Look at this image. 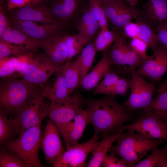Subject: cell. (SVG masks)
Listing matches in <instances>:
<instances>
[{
    "label": "cell",
    "mask_w": 167,
    "mask_h": 167,
    "mask_svg": "<svg viewBox=\"0 0 167 167\" xmlns=\"http://www.w3.org/2000/svg\"><path fill=\"white\" fill-rule=\"evenodd\" d=\"M112 145L109 152L124 160L127 167H133L150 151L163 142V139H152L131 130L122 133Z\"/></svg>",
    "instance_id": "obj_2"
},
{
    "label": "cell",
    "mask_w": 167,
    "mask_h": 167,
    "mask_svg": "<svg viewBox=\"0 0 167 167\" xmlns=\"http://www.w3.org/2000/svg\"><path fill=\"white\" fill-rule=\"evenodd\" d=\"M60 136L57 127L49 119L41 143L45 159L48 163L53 164L66 151L63 147Z\"/></svg>",
    "instance_id": "obj_17"
},
{
    "label": "cell",
    "mask_w": 167,
    "mask_h": 167,
    "mask_svg": "<svg viewBox=\"0 0 167 167\" xmlns=\"http://www.w3.org/2000/svg\"><path fill=\"white\" fill-rule=\"evenodd\" d=\"M34 53L31 52L16 57H11L16 72L18 73L21 72L27 66Z\"/></svg>",
    "instance_id": "obj_41"
},
{
    "label": "cell",
    "mask_w": 167,
    "mask_h": 167,
    "mask_svg": "<svg viewBox=\"0 0 167 167\" xmlns=\"http://www.w3.org/2000/svg\"><path fill=\"white\" fill-rule=\"evenodd\" d=\"M124 130L121 129L114 133L102 135V139L97 141L92 148V155L87 164L88 167H98L101 165L102 162L107 154L113 143L116 140Z\"/></svg>",
    "instance_id": "obj_21"
},
{
    "label": "cell",
    "mask_w": 167,
    "mask_h": 167,
    "mask_svg": "<svg viewBox=\"0 0 167 167\" xmlns=\"http://www.w3.org/2000/svg\"><path fill=\"white\" fill-rule=\"evenodd\" d=\"M49 4L54 19L67 29L75 27L89 6L88 0H49Z\"/></svg>",
    "instance_id": "obj_10"
},
{
    "label": "cell",
    "mask_w": 167,
    "mask_h": 167,
    "mask_svg": "<svg viewBox=\"0 0 167 167\" xmlns=\"http://www.w3.org/2000/svg\"><path fill=\"white\" fill-rule=\"evenodd\" d=\"M107 154L103 160L101 165L104 167H127L125 161L112 153Z\"/></svg>",
    "instance_id": "obj_42"
},
{
    "label": "cell",
    "mask_w": 167,
    "mask_h": 167,
    "mask_svg": "<svg viewBox=\"0 0 167 167\" xmlns=\"http://www.w3.org/2000/svg\"><path fill=\"white\" fill-rule=\"evenodd\" d=\"M62 71L69 95L71 96L80 84V55H78L73 61L66 62L64 65Z\"/></svg>",
    "instance_id": "obj_26"
},
{
    "label": "cell",
    "mask_w": 167,
    "mask_h": 167,
    "mask_svg": "<svg viewBox=\"0 0 167 167\" xmlns=\"http://www.w3.org/2000/svg\"><path fill=\"white\" fill-rule=\"evenodd\" d=\"M123 32L127 38L132 39L138 37L137 24L131 21L129 22L124 26Z\"/></svg>",
    "instance_id": "obj_44"
},
{
    "label": "cell",
    "mask_w": 167,
    "mask_h": 167,
    "mask_svg": "<svg viewBox=\"0 0 167 167\" xmlns=\"http://www.w3.org/2000/svg\"><path fill=\"white\" fill-rule=\"evenodd\" d=\"M103 2H104V1H106L107 0H101Z\"/></svg>",
    "instance_id": "obj_51"
},
{
    "label": "cell",
    "mask_w": 167,
    "mask_h": 167,
    "mask_svg": "<svg viewBox=\"0 0 167 167\" xmlns=\"http://www.w3.org/2000/svg\"><path fill=\"white\" fill-rule=\"evenodd\" d=\"M31 52L25 47L5 41L0 39V58L16 57Z\"/></svg>",
    "instance_id": "obj_37"
},
{
    "label": "cell",
    "mask_w": 167,
    "mask_h": 167,
    "mask_svg": "<svg viewBox=\"0 0 167 167\" xmlns=\"http://www.w3.org/2000/svg\"><path fill=\"white\" fill-rule=\"evenodd\" d=\"M116 96L106 95L99 99H87L86 105L93 137L114 133L123 124L135 121L133 112L117 100Z\"/></svg>",
    "instance_id": "obj_1"
},
{
    "label": "cell",
    "mask_w": 167,
    "mask_h": 167,
    "mask_svg": "<svg viewBox=\"0 0 167 167\" xmlns=\"http://www.w3.org/2000/svg\"><path fill=\"white\" fill-rule=\"evenodd\" d=\"M103 136L93 137L88 141L71 147L53 163L54 167H84L86 160L96 143Z\"/></svg>",
    "instance_id": "obj_14"
},
{
    "label": "cell",
    "mask_w": 167,
    "mask_h": 167,
    "mask_svg": "<svg viewBox=\"0 0 167 167\" xmlns=\"http://www.w3.org/2000/svg\"><path fill=\"white\" fill-rule=\"evenodd\" d=\"M4 9L10 21H27L42 24H61L54 17L49 4V1L44 0L22 7L10 10L4 8Z\"/></svg>",
    "instance_id": "obj_12"
},
{
    "label": "cell",
    "mask_w": 167,
    "mask_h": 167,
    "mask_svg": "<svg viewBox=\"0 0 167 167\" xmlns=\"http://www.w3.org/2000/svg\"><path fill=\"white\" fill-rule=\"evenodd\" d=\"M156 94L150 107L152 113L161 118L167 115V76L156 89Z\"/></svg>",
    "instance_id": "obj_28"
},
{
    "label": "cell",
    "mask_w": 167,
    "mask_h": 167,
    "mask_svg": "<svg viewBox=\"0 0 167 167\" xmlns=\"http://www.w3.org/2000/svg\"><path fill=\"white\" fill-rule=\"evenodd\" d=\"M96 50L94 42L88 43L81 51L80 57V83L88 73L94 61Z\"/></svg>",
    "instance_id": "obj_31"
},
{
    "label": "cell",
    "mask_w": 167,
    "mask_h": 167,
    "mask_svg": "<svg viewBox=\"0 0 167 167\" xmlns=\"http://www.w3.org/2000/svg\"><path fill=\"white\" fill-rule=\"evenodd\" d=\"M41 125L25 130L18 138L5 144V148L19 156L28 167H45L39 156L42 138Z\"/></svg>",
    "instance_id": "obj_4"
},
{
    "label": "cell",
    "mask_w": 167,
    "mask_h": 167,
    "mask_svg": "<svg viewBox=\"0 0 167 167\" xmlns=\"http://www.w3.org/2000/svg\"><path fill=\"white\" fill-rule=\"evenodd\" d=\"M120 33L110 30L109 28L101 29L94 41L97 51H106L114 42Z\"/></svg>",
    "instance_id": "obj_33"
},
{
    "label": "cell",
    "mask_w": 167,
    "mask_h": 167,
    "mask_svg": "<svg viewBox=\"0 0 167 167\" xmlns=\"http://www.w3.org/2000/svg\"><path fill=\"white\" fill-rule=\"evenodd\" d=\"M46 1H48L49 0H45Z\"/></svg>",
    "instance_id": "obj_52"
},
{
    "label": "cell",
    "mask_w": 167,
    "mask_h": 167,
    "mask_svg": "<svg viewBox=\"0 0 167 167\" xmlns=\"http://www.w3.org/2000/svg\"><path fill=\"white\" fill-rule=\"evenodd\" d=\"M156 33L159 44L167 49V25L160 27L156 30Z\"/></svg>",
    "instance_id": "obj_45"
},
{
    "label": "cell",
    "mask_w": 167,
    "mask_h": 167,
    "mask_svg": "<svg viewBox=\"0 0 167 167\" xmlns=\"http://www.w3.org/2000/svg\"><path fill=\"white\" fill-rule=\"evenodd\" d=\"M127 38L123 33H120L106 52L112 65L123 66L124 71L131 75L133 70H136L146 60L133 51L127 42Z\"/></svg>",
    "instance_id": "obj_8"
},
{
    "label": "cell",
    "mask_w": 167,
    "mask_h": 167,
    "mask_svg": "<svg viewBox=\"0 0 167 167\" xmlns=\"http://www.w3.org/2000/svg\"><path fill=\"white\" fill-rule=\"evenodd\" d=\"M68 51V61L80 53L88 43L81 34H65L63 36Z\"/></svg>",
    "instance_id": "obj_32"
},
{
    "label": "cell",
    "mask_w": 167,
    "mask_h": 167,
    "mask_svg": "<svg viewBox=\"0 0 167 167\" xmlns=\"http://www.w3.org/2000/svg\"><path fill=\"white\" fill-rule=\"evenodd\" d=\"M140 11V17L156 32L167 25V0H147Z\"/></svg>",
    "instance_id": "obj_18"
},
{
    "label": "cell",
    "mask_w": 167,
    "mask_h": 167,
    "mask_svg": "<svg viewBox=\"0 0 167 167\" xmlns=\"http://www.w3.org/2000/svg\"><path fill=\"white\" fill-rule=\"evenodd\" d=\"M86 100L79 90H75L65 102L59 104L50 103L48 116L57 127L60 136L74 117L84 109Z\"/></svg>",
    "instance_id": "obj_7"
},
{
    "label": "cell",
    "mask_w": 167,
    "mask_h": 167,
    "mask_svg": "<svg viewBox=\"0 0 167 167\" xmlns=\"http://www.w3.org/2000/svg\"><path fill=\"white\" fill-rule=\"evenodd\" d=\"M64 35L41 41L38 45V49L43 51V53L51 62L61 67L63 66L68 61L67 49L63 38Z\"/></svg>",
    "instance_id": "obj_19"
},
{
    "label": "cell",
    "mask_w": 167,
    "mask_h": 167,
    "mask_svg": "<svg viewBox=\"0 0 167 167\" xmlns=\"http://www.w3.org/2000/svg\"><path fill=\"white\" fill-rule=\"evenodd\" d=\"M89 124V114L86 109L74 117L61 135L65 142L66 149L78 143L86 126Z\"/></svg>",
    "instance_id": "obj_20"
},
{
    "label": "cell",
    "mask_w": 167,
    "mask_h": 167,
    "mask_svg": "<svg viewBox=\"0 0 167 167\" xmlns=\"http://www.w3.org/2000/svg\"><path fill=\"white\" fill-rule=\"evenodd\" d=\"M131 79L121 77L118 80L108 95H119L125 96L130 89Z\"/></svg>",
    "instance_id": "obj_38"
},
{
    "label": "cell",
    "mask_w": 167,
    "mask_h": 167,
    "mask_svg": "<svg viewBox=\"0 0 167 167\" xmlns=\"http://www.w3.org/2000/svg\"><path fill=\"white\" fill-rule=\"evenodd\" d=\"M9 113L4 109L0 110V143L1 145L15 139V134H17L12 119H9Z\"/></svg>",
    "instance_id": "obj_30"
},
{
    "label": "cell",
    "mask_w": 167,
    "mask_h": 167,
    "mask_svg": "<svg viewBox=\"0 0 167 167\" xmlns=\"http://www.w3.org/2000/svg\"><path fill=\"white\" fill-rule=\"evenodd\" d=\"M45 0H6L7 10L33 5Z\"/></svg>",
    "instance_id": "obj_43"
},
{
    "label": "cell",
    "mask_w": 167,
    "mask_h": 167,
    "mask_svg": "<svg viewBox=\"0 0 167 167\" xmlns=\"http://www.w3.org/2000/svg\"><path fill=\"white\" fill-rule=\"evenodd\" d=\"M129 44L133 51L142 59L146 60L150 58L151 56L147 54V44L139 38L131 39Z\"/></svg>",
    "instance_id": "obj_40"
},
{
    "label": "cell",
    "mask_w": 167,
    "mask_h": 167,
    "mask_svg": "<svg viewBox=\"0 0 167 167\" xmlns=\"http://www.w3.org/2000/svg\"><path fill=\"white\" fill-rule=\"evenodd\" d=\"M6 0H0V6L6 8V6L5 4V1Z\"/></svg>",
    "instance_id": "obj_49"
},
{
    "label": "cell",
    "mask_w": 167,
    "mask_h": 167,
    "mask_svg": "<svg viewBox=\"0 0 167 167\" xmlns=\"http://www.w3.org/2000/svg\"><path fill=\"white\" fill-rule=\"evenodd\" d=\"M10 25L9 19L5 13L4 8L0 6V36Z\"/></svg>",
    "instance_id": "obj_46"
},
{
    "label": "cell",
    "mask_w": 167,
    "mask_h": 167,
    "mask_svg": "<svg viewBox=\"0 0 167 167\" xmlns=\"http://www.w3.org/2000/svg\"><path fill=\"white\" fill-rule=\"evenodd\" d=\"M36 52L34 53L27 66L17 74L33 84L44 86L47 84L51 76L61 71L63 66L56 65L44 53L38 54Z\"/></svg>",
    "instance_id": "obj_9"
},
{
    "label": "cell",
    "mask_w": 167,
    "mask_h": 167,
    "mask_svg": "<svg viewBox=\"0 0 167 167\" xmlns=\"http://www.w3.org/2000/svg\"><path fill=\"white\" fill-rule=\"evenodd\" d=\"M158 167H167V154L160 161Z\"/></svg>",
    "instance_id": "obj_47"
},
{
    "label": "cell",
    "mask_w": 167,
    "mask_h": 167,
    "mask_svg": "<svg viewBox=\"0 0 167 167\" xmlns=\"http://www.w3.org/2000/svg\"><path fill=\"white\" fill-rule=\"evenodd\" d=\"M123 0H107L103 2L105 14L112 30L123 33L125 25L140 15L136 5L126 4Z\"/></svg>",
    "instance_id": "obj_11"
},
{
    "label": "cell",
    "mask_w": 167,
    "mask_h": 167,
    "mask_svg": "<svg viewBox=\"0 0 167 167\" xmlns=\"http://www.w3.org/2000/svg\"><path fill=\"white\" fill-rule=\"evenodd\" d=\"M120 129L137 132L151 139L167 141V124L155 113L144 114L131 123L122 125Z\"/></svg>",
    "instance_id": "obj_13"
},
{
    "label": "cell",
    "mask_w": 167,
    "mask_h": 167,
    "mask_svg": "<svg viewBox=\"0 0 167 167\" xmlns=\"http://www.w3.org/2000/svg\"><path fill=\"white\" fill-rule=\"evenodd\" d=\"M0 167H28L19 156L7 149L1 148Z\"/></svg>",
    "instance_id": "obj_36"
},
{
    "label": "cell",
    "mask_w": 167,
    "mask_h": 167,
    "mask_svg": "<svg viewBox=\"0 0 167 167\" xmlns=\"http://www.w3.org/2000/svg\"><path fill=\"white\" fill-rule=\"evenodd\" d=\"M135 70L131 73V92L124 105L133 111L141 110L146 115L151 114L150 107L156 91L155 82L146 81Z\"/></svg>",
    "instance_id": "obj_6"
},
{
    "label": "cell",
    "mask_w": 167,
    "mask_h": 167,
    "mask_svg": "<svg viewBox=\"0 0 167 167\" xmlns=\"http://www.w3.org/2000/svg\"><path fill=\"white\" fill-rule=\"evenodd\" d=\"M11 25L19 29L32 38L43 41L66 34L67 29L62 25L53 24H42L27 21L9 20Z\"/></svg>",
    "instance_id": "obj_15"
},
{
    "label": "cell",
    "mask_w": 167,
    "mask_h": 167,
    "mask_svg": "<svg viewBox=\"0 0 167 167\" xmlns=\"http://www.w3.org/2000/svg\"><path fill=\"white\" fill-rule=\"evenodd\" d=\"M151 153L145 159L141 160L133 167H156L167 154V144L161 149L155 147L152 150Z\"/></svg>",
    "instance_id": "obj_34"
},
{
    "label": "cell",
    "mask_w": 167,
    "mask_h": 167,
    "mask_svg": "<svg viewBox=\"0 0 167 167\" xmlns=\"http://www.w3.org/2000/svg\"><path fill=\"white\" fill-rule=\"evenodd\" d=\"M0 39L5 41L25 47L31 52H36L40 42L30 37L11 24L5 30Z\"/></svg>",
    "instance_id": "obj_24"
},
{
    "label": "cell",
    "mask_w": 167,
    "mask_h": 167,
    "mask_svg": "<svg viewBox=\"0 0 167 167\" xmlns=\"http://www.w3.org/2000/svg\"><path fill=\"white\" fill-rule=\"evenodd\" d=\"M135 19L138 25V37L145 42L153 52L159 44L156 33L140 15Z\"/></svg>",
    "instance_id": "obj_27"
},
{
    "label": "cell",
    "mask_w": 167,
    "mask_h": 167,
    "mask_svg": "<svg viewBox=\"0 0 167 167\" xmlns=\"http://www.w3.org/2000/svg\"><path fill=\"white\" fill-rule=\"evenodd\" d=\"M112 64L105 51L94 68L83 79L80 84L86 90L94 88L107 73Z\"/></svg>",
    "instance_id": "obj_22"
},
{
    "label": "cell",
    "mask_w": 167,
    "mask_h": 167,
    "mask_svg": "<svg viewBox=\"0 0 167 167\" xmlns=\"http://www.w3.org/2000/svg\"><path fill=\"white\" fill-rule=\"evenodd\" d=\"M44 86L37 87L25 105L11 119L19 135L28 129L41 124L42 119L48 116L50 101L45 100Z\"/></svg>",
    "instance_id": "obj_5"
},
{
    "label": "cell",
    "mask_w": 167,
    "mask_h": 167,
    "mask_svg": "<svg viewBox=\"0 0 167 167\" xmlns=\"http://www.w3.org/2000/svg\"><path fill=\"white\" fill-rule=\"evenodd\" d=\"M11 57L0 58V76L2 78L12 76L16 73Z\"/></svg>",
    "instance_id": "obj_39"
},
{
    "label": "cell",
    "mask_w": 167,
    "mask_h": 167,
    "mask_svg": "<svg viewBox=\"0 0 167 167\" xmlns=\"http://www.w3.org/2000/svg\"><path fill=\"white\" fill-rule=\"evenodd\" d=\"M75 28L78 33L82 35L88 43L94 41L101 28L90 12L89 6L81 16Z\"/></svg>",
    "instance_id": "obj_25"
},
{
    "label": "cell",
    "mask_w": 167,
    "mask_h": 167,
    "mask_svg": "<svg viewBox=\"0 0 167 167\" xmlns=\"http://www.w3.org/2000/svg\"><path fill=\"white\" fill-rule=\"evenodd\" d=\"M90 12L98 22L101 29L108 28L109 22L106 17L103 1L101 0H88Z\"/></svg>",
    "instance_id": "obj_35"
},
{
    "label": "cell",
    "mask_w": 167,
    "mask_h": 167,
    "mask_svg": "<svg viewBox=\"0 0 167 167\" xmlns=\"http://www.w3.org/2000/svg\"><path fill=\"white\" fill-rule=\"evenodd\" d=\"M161 119L163 122L167 124V115L162 118Z\"/></svg>",
    "instance_id": "obj_50"
},
{
    "label": "cell",
    "mask_w": 167,
    "mask_h": 167,
    "mask_svg": "<svg viewBox=\"0 0 167 167\" xmlns=\"http://www.w3.org/2000/svg\"><path fill=\"white\" fill-rule=\"evenodd\" d=\"M129 4L134 6L136 5V4L140 0H123Z\"/></svg>",
    "instance_id": "obj_48"
},
{
    "label": "cell",
    "mask_w": 167,
    "mask_h": 167,
    "mask_svg": "<svg viewBox=\"0 0 167 167\" xmlns=\"http://www.w3.org/2000/svg\"><path fill=\"white\" fill-rule=\"evenodd\" d=\"M56 74V78L51 84L45 85L43 94L52 104H59L66 101L69 96L65 84L62 71Z\"/></svg>",
    "instance_id": "obj_23"
},
{
    "label": "cell",
    "mask_w": 167,
    "mask_h": 167,
    "mask_svg": "<svg viewBox=\"0 0 167 167\" xmlns=\"http://www.w3.org/2000/svg\"><path fill=\"white\" fill-rule=\"evenodd\" d=\"M153 52V55L135 71L142 77L156 82L160 81L167 72V49L159 44Z\"/></svg>",
    "instance_id": "obj_16"
},
{
    "label": "cell",
    "mask_w": 167,
    "mask_h": 167,
    "mask_svg": "<svg viewBox=\"0 0 167 167\" xmlns=\"http://www.w3.org/2000/svg\"><path fill=\"white\" fill-rule=\"evenodd\" d=\"M38 86L17 74L3 78L0 85V106L15 115L25 105Z\"/></svg>",
    "instance_id": "obj_3"
},
{
    "label": "cell",
    "mask_w": 167,
    "mask_h": 167,
    "mask_svg": "<svg viewBox=\"0 0 167 167\" xmlns=\"http://www.w3.org/2000/svg\"><path fill=\"white\" fill-rule=\"evenodd\" d=\"M113 65L100 81L94 88L93 93L95 95L102 94L108 95L109 92L118 80L121 77V69L119 66L113 67Z\"/></svg>",
    "instance_id": "obj_29"
}]
</instances>
